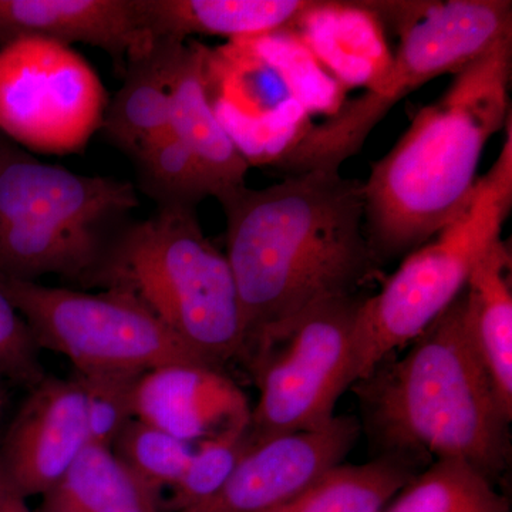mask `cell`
Returning a JSON list of instances; mask_svg holds the SVG:
<instances>
[{
	"label": "cell",
	"instance_id": "obj_1",
	"mask_svg": "<svg viewBox=\"0 0 512 512\" xmlns=\"http://www.w3.org/2000/svg\"><path fill=\"white\" fill-rule=\"evenodd\" d=\"M218 202L244 316L245 366L306 309L353 295L379 268L365 234L363 181L340 170L244 185Z\"/></svg>",
	"mask_w": 512,
	"mask_h": 512
},
{
	"label": "cell",
	"instance_id": "obj_2",
	"mask_svg": "<svg viewBox=\"0 0 512 512\" xmlns=\"http://www.w3.org/2000/svg\"><path fill=\"white\" fill-rule=\"evenodd\" d=\"M512 35L454 74L363 181L377 266L423 247L466 207L490 138L511 119Z\"/></svg>",
	"mask_w": 512,
	"mask_h": 512
},
{
	"label": "cell",
	"instance_id": "obj_3",
	"mask_svg": "<svg viewBox=\"0 0 512 512\" xmlns=\"http://www.w3.org/2000/svg\"><path fill=\"white\" fill-rule=\"evenodd\" d=\"M350 389L379 454L466 461L494 484L510 467L512 417L468 336L464 291L402 359Z\"/></svg>",
	"mask_w": 512,
	"mask_h": 512
},
{
	"label": "cell",
	"instance_id": "obj_4",
	"mask_svg": "<svg viewBox=\"0 0 512 512\" xmlns=\"http://www.w3.org/2000/svg\"><path fill=\"white\" fill-rule=\"evenodd\" d=\"M87 289L130 293L205 362H245L244 316L227 255L202 231L197 208H157L128 222Z\"/></svg>",
	"mask_w": 512,
	"mask_h": 512
},
{
	"label": "cell",
	"instance_id": "obj_5",
	"mask_svg": "<svg viewBox=\"0 0 512 512\" xmlns=\"http://www.w3.org/2000/svg\"><path fill=\"white\" fill-rule=\"evenodd\" d=\"M357 8L394 25L399 45L362 96L329 120L305 128L272 165L286 174L340 170L377 124L414 90L457 74L501 37L512 35L510 0L359 2Z\"/></svg>",
	"mask_w": 512,
	"mask_h": 512
},
{
	"label": "cell",
	"instance_id": "obj_6",
	"mask_svg": "<svg viewBox=\"0 0 512 512\" xmlns=\"http://www.w3.org/2000/svg\"><path fill=\"white\" fill-rule=\"evenodd\" d=\"M137 207L133 183L43 163L0 134V275L87 291Z\"/></svg>",
	"mask_w": 512,
	"mask_h": 512
},
{
	"label": "cell",
	"instance_id": "obj_7",
	"mask_svg": "<svg viewBox=\"0 0 512 512\" xmlns=\"http://www.w3.org/2000/svg\"><path fill=\"white\" fill-rule=\"evenodd\" d=\"M500 156L477 180L464 210L423 247L404 256L382 291L363 299L353 335L350 387L394 350L419 338L466 288L512 207V121Z\"/></svg>",
	"mask_w": 512,
	"mask_h": 512
},
{
	"label": "cell",
	"instance_id": "obj_8",
	"mask_svg": "<svg viewBox=\"0 0 512 512\" xmlns=\"http://www.w3.org/2000/svg\"><path fill=\"white\" fill-rule=\"evenodd\" d=\"M0 286L28 323L39 349L67 357L74 370L212 366L130 293H90L3 275Z\"/></svg>",
	"mask_w": 512,
	"mask_h": 512
},
{
	"label": "cell",
	"instance_id": "obj_9",
	"mask_svg": "<svg viewBox=\"0 0 512 512\" xmlns=\"http://www.w3.org/2000/svg\"><path fill=\"white\" fill-rule=\"evenodd\" d=\"M363 299L357 293L306 309L248 362L259 389L252 409V447L335 419L336 403L350 389L353 335Z\"/></svg>",
	"mask_w": 512,
	"mask_h": 512
},
{
	"label": "cell",
	"instance_id": "obj_10",
	"mask_svg": "<svg viewBox=\"0 0 512 512\" xmlns=\"http://www.w3.org/2000/svg\"><path fill=\"white\" fill-rule=\"evenodd\" d=\"M109 96L70 46L20 37L0 47V134L33 153L83 151L103 126Z\"/></svg>",
	"mask_w": 512,
	"mask_h": 512
},
{
	"label": "cell",
	"instance_id": "obj_11",
	"mask_svg": "<svg viewBox=\"0 0 512 512\" xmlns=\"http://www.w3.org/2000/svg\"><path fill=\"white\" fill-rule=\"evenodd\" d=\"M360 433L357 417L335 416L320 429L296 431L255 444L217 493L181 512L271 510L342 464Z\"/></svg>",
	"mask_w": 512,
	"mask_h": 512
},
{
	"label": "cell",
	"instance_id": "obj_12",
	"mask_svg": "<svg viewBox=\"0 0 512 512\" xmlns=\"http://www.w3.org/2000/svg\"><path fill=\"white\" fill-rule=\"evenodd\" d=\"M89 444L82 389L74 377L46 376L0 441V488L28 500L52 490Z\"/></svg>",
	"mask_w": 512,
	"mask_h": 512
},
{
	"label": "cell",
	"instance_id": "obj_13",
	"mask_svg": "<svg viewBox=\"0 0 512 512\" xmlns=\"http://www.w3.org/2000/svg\"><path fill=\"white\" fill-rule=\"evenodd\" d=\"M251 413L247 394L217 367H158L144 373L137 387V419L188 444L244 429Z\"/></svg>",
	"mask_w": 512,
	"mask_h": 512
},
{
	"label": "cell",
	"instance_id": "obj_14",
	"mask_svg": "<svg viewBox=\"0 0 512 512\" xmlns=\"http://www.w3.org/2000/svg\"><path fill=\"white\" fill-rule=\"evenodd\" d=\"M20 37L99 47L121 74L154 42L137 0H0V45Z\"/></svg>",
	"mask_w": 512,
	"mask_h": 512
},
{
	"label": "cell",
	"instance_id": "obj_15",
	"mask_svg": "<svg viewBox=\"0 0 512 512\" xmlns=\"http://www.w3.org/2000/svg\"><path fill=\"white\" fill-rule=\"evenodd\" d=\"M326 2L312 0H137L151 39L177 42L191 36L229 40L282 33L299 25Z\"/></svg>",
	"mask_w": 512,
	"mask_h": 512
},
{
	"label": "cell",
	"instance_id": "obj_16",
	"mask_svg": "<svg viewBox=\"0 0 512 512\" xmlns=\"http://www.w3.org/2000/svg\"><path fill=\"white\" fill-rule=\"evenodd\" d=\"M207 46L187 40L175 74L170 130L200 168L217 201L244 187L249 164L212 109L205 83Z\"/></svg>",
	"mask_w": 512,
	"mask_h": 512
},
{
	"label": "cell",
	"instance_id": "obj_17",
	"mask_svg": "<svg viewBox=\"0 0 512 512\" xmlns=\"http://www.w3.org/2000/svg\"><path fill=\"white\" fill-rule=\"evenodd\" d=\"M185 42L156 39L128 60L124 82L109 99L100 130L127 157L170 131L171 97Z\"/></svg>",
	"mask_w": 512,
	"mask_h": 512
},
{
	"label": "cell",
	"instance_id": "obj_18",
	"mask_svg": "<svg viewBox=\"0 0 512 512\" xmlns=\"http://www.w3.org/2000/svg\"><path fill=\"white\" fill-rule=\"evenodd\" d=\"M464 316L474 350L512 417L511 255L498 238L474 266L464 288Z\"/></svg>",
	"mask_w": 512,
	"mask_h": 512
},
{
	"label": "cell",
	"instance_id": "obj_19",
	"mask_svg": "<svg viewBox=\"0 0 512 512\" xmlns=\"http://www.w3.org/2000/svg\"><path fill=\"white\" fill-rule=\"evenodd\" d=\"M37 512H164L160 495L116 457L110 447L87 444Z\"/></svg>",
	"mask_w": 512,
	"mask_h": 512
},
{
	"label": "cell",
	"instance_id": "obj_20",
	"mask_svg": "<svg viewBox=\"0 0 512 512\" xmlns=\"http://www.w3.org/2000/svg\"><path fill=\"white\" fill-rule=\"evenodd\" d=\"M416 458L379 454L366 464L330 468L291 500L265 512H383L417 476Z\"/></svg>",
	"mask_w": 512,
	"mask_h": 512
},
{
	"label": "cell",
	"instance_id": "obj_21",
	"mask_svg": "<svg viewBox=\"0 0 512 512\" xmlns=\"http://www.w3.org/2000/svg\"><path fill=\"white\" fill-rule=\"evenodd\" d=\"M383 512H511V507L493 481L466 461L436 460Z\"/></svg>",
	"mask_w": 512,
	"mask_h": 512
},
{
	"label": "cell",
	"instance_id": "obj_22",
	"mask_svg": "<svg viewBox=\"0 0 512 512\" xmlns=\"http://www.w3.org/2000/svg\"><path fill=\"white\" fill-rule=\"evenodd\" d=\"M131 161L138 187L157 208H197L211 197L200 168L171 130L141 148Z\"/></svg>",
	"mask_w": 512,
	"mask_h": 512
},
{
	"label": "cell",
	"instance_id": "obj_23",
	"mask_svg": "<svg viewBox=\"0 0 512 512\" xmlns=\"http://www.w3.org/2000/svg\"><path fill=\"white\" fill-rule=\"evenodd\" d=\"M111 450L134 476L160 497L163 488H173L180 481L194 453L191 444L137 417L120 431Z\"/></svg>",
	"mask_w": 512,
	"mask_h": 512
},
{
	"label": "cell",
	"instance_id": "obj_24",
	"mask_svg": "<svg viewBox=\"0 0 512 512\" xmlns=\"http://www.w3.org/2000/svg\"><path fill=\"white\" fill-rule=\"evenodd\" d=\"M146 372L126 369L74 370L82 389L89 444L110 447L124 426L136 419L138 383Z\"/></svg>",
	"mask_w": 512,
	"mask_h": 512
},
{
	"label": "cell",
	"instance_id": "obj_25",
	"mask_svg": "<svg viewBox=\"0 0 512 512\" xmlns=\"http://www.w3.org/2000/svg\"><path fill=\"white\" fill-rule=\"evenodd\" d=\"M249 448V426L198 443L187 470L163 501L164 512H181L208 500L227 483Z\"/></svg>",
	"mask_w": 512,
	"mask_h": 512
},
{
	"label": "cell",
	"instance_id": "obj_26",
	"mask_svg": "<svg viewBox=\"0 0 512 512\" xmlns=\"http://www.w3.org/2000/svg\"><path fill=\"white\" fill-rule=\"evenodd\" d=\"M28 323L0 286V382L32 389L47 376Z\"/></svg>",
	"mask_w": 512,
	"mask_h": 512
},
{
	"label": "cell",
	"instance_id": "obj_27",
	"mask_svg": "<svg viewBox=\"0 0 512 512\" xmlns=\"http://www.w3.org/2000/svg\"><path fill=\"white\" fill-rule=\"evenodd\" d=\"M0 512H33L26 500L0 488Z\"/></svg>",
	"mask_w": 512,
	"mask_h": 512
},
{
	"label": "cell",
	"instance_id": "obj_28",
	"mask_svg": "<svg viewBox=\"0 0 512 512\" xmlns=\"http://www.w3.org/2000/svg\"><path fill=\"white\" fill-rule=\"evenodd\" d=\"M9 403V393L6 383L0 382V420H2L3 413H5L6 407Z\"/></svg>",
	"mask_w": 512,
	"mask_h": 512
}]
</instances>
